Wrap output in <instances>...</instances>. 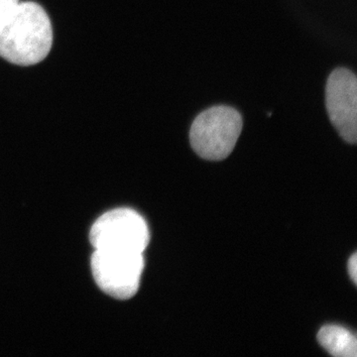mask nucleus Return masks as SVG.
<instances>
[{"mask_svg": "<svg viewBox=\"0 0 357 357\" xmlns=\"http://www.w3.org/2000/svg\"><path fill=\"white\" fill-rule=\"evenodd\" d=\"M53 45L50 18L36 2H20L0 26V57L18 66L42 62Z\"/></svg>", "mask_w": 357, "mask_h": 357, "instance_id": "obj_1", "label": "nucleus"}, {"mask_svg": "<svg viewBox=\"0 0 357 357\" xmlns=\"http://www.w3.org/2000/svg\"><path fill=\"white\" fill-rule=\"evenodd\" d=\"M243 116L227 105L204 110L190 129V142L203 159L222 161L231 154L243 130Z\"/></svg>", "mask_w": 357, "mask_h": 357, "instance_id": "obj_2", "label": "nucleus"}, {"mask_svg": "<svg viewBox=\"0 0 357 357\" xmlns=\"http://www.w3.org/2000/svg\"><path fill=\"white\" fill-rule=\"evenodd\" d=\"M91 271L98 287L117 300H128L139 289L144 269L143 253L96 249Z\"/></svg>", "mask_w": 357, "mask_h": 357, "instance_id": "obj_3", "label": "nucleus"}, {"mask_svg": "<svg viewBox=\"0 0 357 357\" xmlns=\"http://www.w3.org/2000/svg\"><path fill=\"white\" fill-rule=\"evenodd\" d=\"M149 241L144 218L126 208L107 211L93 223L89 232V241L95 249L143 253Z\"/></svg>", "mask_w": 357, "mask_h": 357, "instance_id": "obj_4", "label": "nucleus"}, {"mask_svg": "<svg viewBox=\"0 0 357 357\" xmlns=\"http://www.w3.org/2000/svg\"><path fill=\"white\" fill-rule=\"evenodd\" d=\"M326 105L331 122L345 142L357 139V79L345 68L333 70L326 83Z\"/></svg>", "mask_w": 357, "mask_h": 357, "instance_id": "obj_5", "label": "nucleus"}, {"mask_svg": "<svg viewBox=\"0 0 357 357\" xmlns=\"http://www.w3.org/2000/svg\"><path fill=\"white\" fill-rule=\"evenodd\" d=\"M319 344L331 356L335 357H356V335L347 328L338 326H326L319 332Z\"/></svg>", "mask_w": 357, "mask_h": 357, "instance_id": "obj_6", "label": "nucleus"}, {"mask_svg": "<svg viewBox=\"0 0 357 357\" xmlns=\"http://www.w3.org/2000/svg\"><path fill=\"white\" fill-rule=\"evenodd\" d=\"M20 0H0V26L3 24L15 7L20 4Z\"/></svg>", "mask_w": 357, "mask_h": 357, "instance_id": "obj_7", "label": "nucleus"}, {"mask_svg": "<svg viewBox=\"0 0 357 357\" xmlns=\"http://www.w3.org/2000/svg\"><path fill=\"white\" fill-rule=\"evenodd\" d=\"M349 274L354 283L357 284V253L352 255L349 260Z\"/></svg>", "mask_w": 357, "mask_h": 357, "instance_id": "obj_8", "label": "nucleus"}]
</instances>
